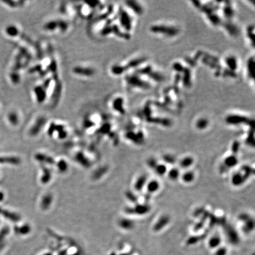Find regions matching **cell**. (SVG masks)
Returning <instances> with one entry per match:
<instances>
[{"label":"cell","mask_w":255,"mask_h":255,"mask_svg":"<svg viewBox=\"0 0 255 255\" xmlns=\"http://www.w3.org/2000/svg\"><path fill=\"white\" fill-rule=\"evenodd\" d=\"M149 77L157 82H161L164 79V77L162 74L157 72H153L152 71L149 74Z\"/></svg>","instance_id":"cell-42"},{"label":"cell","mask_w":255,"mask_h":255,"mask_svg":"<svg viewBox=\"0 0 255 255\" xmlns=\"http://www.w3.org/2000/svg\"><path fill=\"white\" fill-rule=\"evenodd\" d=\"M159 162H158L157 159H155V158H149L147 161H146V164L151 169L154 170L155 168V167L157 166V165L158 164Z\"/></svg>","instance_id":"cell-43"},{"label":"cell","mask_w":255,"mask_h":255,"mask_svg":"<svg viewBox=\"0 0 255 255\" xmlns=\"http://www.w3.org/2000/svg\"><path fill=\"white\" fill-rule=\"evenodd\" d=\"M57 167L59 170V171L62 173L66 172L68 170V163L65 160H60L58 164H57Z\"/></svg>","instance_id":"cell-41"},{"label":"cell","mask_w":255,"mask_h":255,"mask_svg":"<svg viewBox=\"0 0 255 255\" xmlns=\"http://www.w3.org/2000/svg\"><path fill=\"white\" fill-rule=\"evenodd\" d=\"M151 30L152 32L161 33V34L167 35L168 36H174L177 35L179 32V30L174 27L164 25L153 26L151 28Z\"/></svg>","instance_id":"cell-5"},{"label":"cell","mask_w":255,"mask_h":255,"mask_svg":"<svg viewBox=\"0 0 255 255\" xmlns=\"http://www.w3.org/2000/svg\"><path fill=\"white\" fill-rule=\"evenodd\" d=\"M148 177L146 174H142L138 177L135 182L134 188L137 191H141L146 185Z\"/></svg>","instance_id":"cell-13"},{"label":"cell","mask_w":255,"mask_h":255,"mask_svg":"<svg viewBox=\"0 0 255 255\" xmlns=\"http://www.w3.org/2000/svg\"><path fill=\"white\" fill-rule=\"evenodd\" d=\"M254 27L251 26L248 30V36L249 37V38H251L252 43L254 44Z\"/></svg>","instance_id":"cell-49"},{"label":"cell","mask_w":255,"mask_h":255,"mask_svg":"<svg viewBox=\"0 0 255 255\" xmlns=\"http://www.w3.org/2000/svg\"><path fill=\"white\" fill-rule=\"evenodd\" d=\"M209 125V121L205 118H201L198 119L195 124L196 128L200 130H203L206 129Z\"/></svg>","instance_id":"cell-33"},{"label":"cell","mask_w":255,"mask_h":255,"mask_svg":"<svg viewBox=\"0 0 255 255\" xmlns=\"http://www.w3.org/2000/svg\"><path fill=\"white\" fill-rule=\"evenodd\" d=\"M125 195H126L127 199H128L130 201L137 204V202L138 201V197L131 191H127L125 193Z\"/></svg>","instance_id":"cell-40"},{"label":"cell","mask_w":255,"mask_h":255,"mask_svg":"<svg viewBox=\"0 0 255 255\" xmlns=\"http://www.w3.org/2000/svg\"><path fill=\"white\" fill-rule=\"evenodd\" d=\"M127 5L132 9L135 13L138 14H141L143 11V7L141 6V5L134 1H127Z\"/></svg>","instance_id":"cell-23"},{"label":"cell","mask_w":255,"mask_h":255,"mask_svg":"<svg viewBox=\"0 0 255 255\" xmlns=\"http://www.w3.org/2000/svg\"><path fill=\"white\" fill-rule=\"evenodd\" d=\"M146 187L148 194H152L155 193H157L159 190L160 184L158 181L156 180H152L149 182H147Z\"/></svg>","instance_id":"cell-15"},{"label":"cell","mask_w":255,"mask_h":255,"mask_svg":"<svg viewBox=\"0 0 255 255\" xmlns=\"http://www.w3.org/2000/svg\"><path fill=\"white\" fill-rule=\"evenodd\" d=\"M222 239L220 234L216 233L213 234L208 241V246L210 249L216 250L221 246Z\"/></svg>","instance_id":"cell-11"},{"label":"cell","mask_w":255,"mask_h":255,"mask_svg":"<svg viewBox=\"0 0 255 255\" xmlns=\"http://www.w3.org/2000/svg\"><path fill=\"white\" fill-rule=\"evenodd\" d=\"M112 108L122 115L125 114V110L123 107V99L121 97L114 99L112 102Z\"/></svg>","instance_id":"cell-12"},{"label":"cell","mask_w":255,"mask_h":255,"mask_svg":"<svg viewBox=\"0 0 255 255\" xmlns=\"http://www.w3.org/2000/svg\"><path fill=\"white\" fill-rule=\"evenodd\" d=\"M157 174L159 176H163L167 173L168 169L166 164L163 163H158L154 169Z\"/></svg>","instance_id":"cell-25"},{"label":"cell","mask_w":255,"mask_h":255,"mask_svg":"<svg viewBox=\"0 0 255 255\" xmlns=\"http://www.w3.org/2000/svg\"><path fill=\"white\" fill-rule=\"evenodd\" d=\"M163 160L165 162L169 164H174L176 162V158L175 156L171 155V154H165L164 155Z\"/></svg>","instance_id":"cell-37"},{"label":"cell","mask_w":255,"mask_h":255,"mask_svg":"<svg viewBox=\"0 0 255 255\" xmlns=\"http://www.w3.org/2000/svg\"><path fill=\"white\" fill-rule=\"evenodd\" d=\"M223 14L226 18H231L234 15V11L230 4H227L223 8Z\"/></svg>","instance_id":"cell-30"},{"label":"cell","mask_w":255,"mask_h":255,"mask_svg":"<svg viewBox=\"0 0 255 255\" xmlns=\"http://www.w3.org/2000/svg\"><path fill=\"white\" fill-rule=\"evenodd\" d=\"M239 162L237 155L231 154L227 156L224 161L223 164L220 167V172L221 174L225 173L230 168L235 167Z\"/></svg>","instance_id":"cell-4"},{"label":"cell","mask_w":255,"mask_h":255,"mask_svg":"<svg viewBox=\"0 0 255 255\" xmlns=\"http://www.w3.org/2000/svg\"><path fill=\"white\" fill-rule=\"evenodd\" d=\"M45 123V119L43 118H39L36 122H35V124L32 126V129H30V134L32 135H36L38 134L40 130L41 129L42 127Z\"/></svg>","instance_id":"cell-17"},{"label":"cell","mask_w":255,"mask_h":255,"mask_svg":"<svg viewBox=\"0 0 255 255\" xmlns=\"http://www.w3.org/2000/svg\"><path fill=\"white\" fill-rule=\"evenodd\" d=\"M224 27L229 34L232 36H236L239 33V30L237 27L232 23H226Z\"/></svg>","instance_id":"cell-32"},{"label":"cell","mask_w":255,"mask_h":255,"mask_svg":"<svg viewBox=\"0 0 255 255\" xmlns=\"http://www.w3.org/2000/svg\"><path fill=\"white\" fill-rule=\"evenodd\" d=\"M53 200V197H51V195L50 194H47L44 195L41 201V207L43 209H47L50 206Z\"/></svg>","instance_id":"cell-26"},{"label":"cell","mask_w":255,"mask_h":255,"mask_svg":"<svg viewBox=\"0 0 255 255\" xmlns=\"http://www.w3.org/2000/svg\"><path fill=\"white\" fill-rule=\"evenodd\" d=\"M146 60V59L144 58H140V59H134L132 61H131L128 65V68H132L137 66L138 65H140L141 63L144 62Z\"/></svg>","instance_id":"cell-38"},{"label":"cell","mask_w":255,"mask_h":255,"mask_svg":"<svg viewBox=\"0 0 255 255\" xmlns=\"http://www.w3.org/2000/svg\"><path fill=\"white\" fill-rule=\"evenodd\" d=\"M239 148H240V143L237 141H235L233 143V144L231 146V149L232 151V154L237 155L238 152H239Z\"/></svg>","instance_id":"cell-47"},{"label":"cell","mask_w":255,"mask_h":255,"mask_svg":"<svg viewBox=\"0 0 255 255\" xmlns=\"http://www.w3.org/2000/svg\"><path fill=\"white\" fill-rule=\"evenodd\" d=\"M127 83L130 85V86L140 87L143 89H148L149 87V84L146 82L141 80L140 77L137 75L129 76L126 77Z\"/></svg>","instance_id":"cell-7"},{"label":"cell","mask_w":255,"mask_h":255,"mask_svg":"<svg viewBox=\"0 0 255 255\" xmlns=\"http://www.w3.org/2000/svg\"><path fill=\"white\" fill-rule=\"evenodd\" d=\"M182 182L185 184H190L195 179V174L192 171H186L181 176Z\"/></svg>","instance_id":"cell-22"},{"label":"cell","mask_w":255,"mask_h":255,"mask_svg":"<svg viewBox=\"0 0 255 255\" xmlns=\"http://www.w3.org/2000/svg\"><path fill=\"white\" fill-rule=\"evenodd\" d=\"M7 34L11 37L16 36L18 33V30L14 26H9L6 29Z\"/></svg>","instance_id":"cell-35"},{"label":"cell","mask_w":255,"mask_h":255,"mask_svg":"<svg viewBox=\"0 0 255 255\" xmlns=\"http://www.w3.org/2000/svg\"><path fill=\"white\" fill-rule=\"evenodd\" d=\"M21 161L19 158L15 157H0V163L1 164H10L13 165H18Z\"/></svg>","instance_id":"cell-21"},{"label":"cell","mask_w":255,"mask_h":255,"mask_svg":"<svg viewBox=\"0 0 255 255\" xmlns=\"http://www.w3.org/2000/svg\"><path fill=\"white\" fill-rule=\"evenodd\" d=\"M119 226L124 230H132L134 227L135 223L131 219L123 218L119 221Z\"/></svg>","instance_id":"cell-16"},{"label":"cell","mask_w":255,"mask_h":255,"mask_svg":"<svg viewBox=\"0 0 255 255\" xmlns=\"http://www.w3.org/2000/svg\"><path fill=\"white\" fill-rule=\"evenodd\" d=\"M170 222V218L167 215H163L159 218L153 226V230L158 232L164 229Z\"/></svg>","instance_id":"cell-8"},{"label":"cell","mask_w":255,"mask_h":255,"mask_svg":"<svg viewBox=\"0 0 255 255\" xmlns=\"http://www.w3.org/2000/svg\"><path fill=\"white\" fill-rule=\"evenodd\" d=\"M120 22L122 27L123 28L129 31L131 29V18L129 16V15L126 13V11L122 10V12H120Z\"/></svg>","instance_id":"cell-10"},{"label":"cell","mask_w":255,"mask_h":255,"mask_svg":"<svg viewBox=\"0 0 255 255\" xmlns=\"http://www.w3.org/2000/svg\"><path fill=\"white\" fill-rule=\"evenodd\" d=\"M224 74V75H226V76H230V77H234V75L236 74L233 71H230V70H228V71H225Z\"/></svg>","instance_id":"cell-50"},{"label":"cell","mask_w":255,"mask_h":255,"mask_svg":"<svg viewBox=\"0 0 255 255\" xmlns=\"http://www.w3.org/2000/svg\"><path fill=\"white\" fill-rule=\"evenodd\" d=\"M173 68L175 71H176L177 72H182L184 69L181 63H179L177 62L174 63Z\"/></svg>","instance_id":"cell-48"},{"label":"cell","mask_w":255,"mask_h":255,"mask_svg":"<svg viewBox=\"0 0 255 255\" xmlns=\"http://www.w3.org/2000/svg\"><path fill=\"white\" fill-rule=\"evenodd\" d=\"M242 223V231L245 234H248L254 230L255 228V221L254 219L251 218V216Z\"/></svg>","instance_id":"cell-14"},{"label":"cell","mask_w":255,"mask_h":255,"mask_svg":"<svg viewBox=\"0 0 255 255\" xmlns=\"http://www.w3.org/2000/svg\"><path fill=\"white\" fill-rule=\"evenodd\" d=\"M224 232L229 242L233 245H237L239 242V236L236 230L230 225L224 224Z\"/></svg>","instance_id":"cell-6"},{"label":"cell","mask_w":255,"mask_h":255,"mask_svg":"<svg viewBox=\"0 0 255 255\" xmlns=\"http://www.w3.org/2000/svg\"><path fill=\"white\" fill-rule=\"evenodd\" d=\"M8 119L9 122L13 125H16L18 123V117L17 114L14 112L9 113L8 115Z\"/></svg>","instance_id":"cell-34"},{"label":"cell","mask_w":255,"mask_h":255,"mask_svg":"<svg viewBox=\"0 0 255 255\" xmlns=\"http://www.w3.org/2000/svg\"><path fill=\"white\" fill-rule=\"evenodd\" d=\"M151 206L148 203L139 204L137 203L132 207H127L125 212L127 214L132 215L143 216L148 214L151 211Z\"/></svg>","instance_id":"cell-2"},{"label":"cell","mask_w":255,"mask_h":255,"mask_svg":"<svg viewBox=\"0 0 255 255\" xmlns=\"http://www.w3.org/2000/svg\"><path fill=\"white\" fill-rule=\"evenodd\" d=\"M208 18L210 20V21L215 26H218L221 23V20L220 18L219 17L218 15H216V14L212 13L210 14H209L208 15Z\"/></svg>","instance_id":"cell-36"},{"label":"cell","mask_w":255,"mask_h":255,"mask_svg":"<svg viewBox=\"0 0 255 255\" xmlns=\"http://www.w3.org/2000/svg\"><path fill=\"white\" fill-rule=\"evenodd\" d=\"M183 72L184 73V76L182 79V82L184 86L186 87H189L191 85V73L190 69L187 68H184Z\"/></svg>","instance_id":"cell-27"},{"label":"cell","mask_w":255,"mask_h":255,"mask_svg":"<svg viewBox=\"0 0 255 255\" xmlns=\"http://www.w3.org/2000/svg\"><path fill=\"white\" fill-rule=\"evenodd\" d=\"M226 63L229 69L234 72L237 68V62L236 59L233 56H230L226 59Z\"/></svg>","instance_id":"cell-24"},{"label":"cell","mask_w":255,"mask_h":255,"mask_svg":"<svg viewBox=\"0 0 255 255\" xmlns=\"http://www.w3.org/2000/svg\"><path fill=\"white\" fill-rule=\"evenodd\" d=\"M253 174H254V169L249 165H245L239 171L233 175L231 182L233 185L239 187L243 185Z\"/></svg>","instance_id":"cell-1"},{"label":"cell","mask_w":255,"mask_h":255,"mask_svg":"<svg viewBox=\"0 0 255 255\" xmlns=\"http://www.w3.org/2000/svg\"><path fill=\"white\" fill-rule=\"evenodd\" d=\"M227 249L226 247L220 246L218 249L215 250L214 255H227Z\"/></svg>","instance_id":"cell-45"},{"label":"cell","mask_w":255,"mask_h":255,"mask_svg":"<svg viewBox=\"0 0 255 255\" xmlns=\"http://www.w3.org/2000/svg\"><path fill=\"white\" fill-rule=\"evenodd\" d=\"M15 231L17 234H26L30 231V227L28 224H24L20 227L16 226L14 229Z\"/></svg>","instance_id":"cell-31"},{"label":"cell","mask_w":255,"mask_h":255,"mask_svg":"<svg viewBox=\"0 0 255 255\" xmlns=\"http://www.w3.org/2000/svg\"><path fill=\"white\" fill-rule=\"evenodd\" d=\"M255 63L254 58H251L248 63V74L250 77L254 78L255 75Z\"/></svg>","instance_id":"cell-28"},{"label":"cell","mask_w":255,"mask_h":255,"mask_svg":"<svg viewBox=\"0 0 255 255\" xmlns=\"http://www.w3.org/2000/svg\"><path fill=\"white\" fill-rule=\"evenodd\" d=\"M167 176L171 181H177L180 177V171L179 168L173 167L167 171Z\"/></svg>","instance_id":"cell-20"},{"label":"cell","mask_w":255,"mask_h":255,"mask_svg":"<svg viewBox=\"0 0 255 255\" xmlns=\"http://www.w3.org/2000/svg\"><path fill=\"white\" fill-rule=\"evenodd\" d=\"M73 73L77 75H80L84 77H90L95 74V70L89 67H83V66H77L73 69Z\"/></svg>","instance_id":"cell-9"},{"label":"cell","mask_w":255,"mask_h":255,"mask_svg":"<svg viewBox=\"0 0 255 255\" xmlns=\"http://www.w3.org/2000/svg\"><path fill=\"white\" fill-rule=\"evenodd\" d=\"M36 158L38 161L48 164H52L54 162V161L51 157L47 156L43 154H37L36 155Z\"/></svg>","instance_id":"cell-29"},{"label":"cell","mask_w":255,"mask_h":255,"mask_svg":"<svg viewBox=\"0 0 255 255\" xmlns=\"http://www.w3.org/2000/svg\"><path fill=\"white\" fill-rule=\"evenodd\" d=\"M4 197V194L2 192H0V201H1L3 200Z\"/></svg>","instance_id":"cell-51"},{"label":"cell","mask_w":255,"mask_h":255,"mask_svg":"<svg viewBox=\"0 0 255 255\" xmlns=\"http://www.w3.org/2000/svg\"><path fill=\"white\" fill-rule=\"evenodd\" d=\"M44 173L43 174V175L41 177V182L43 183H46L48 182L51 179V173L50 172V171L47 169V170H44Z\"/></svg>","instance_id":"cell-44"},{"label":"cell","mask_w":255,"mask_h":255,"mask_svg":"<svg viewBox=\"0 0 255 255\" xmlns=\"http://www.w3.org/2000/svg\"><path fill=\"white\" fill-rule=\"evenodd\" d=\"M0 213L2 214V215L4 218H5L6 219H8V220H10L12 221H14V222L18 221L21 219L20 215H18V214L10 212V211H8V210H1Z\"/></svg>","instance_id":"cell-18"},{"label":"cell","mask_w":255,"mask_h":255,"mask_svg":"<svg viewBox=\"0 0 255 255\" xmlns=\"http://www.w3.org/2000/svg\"><path fill=\"white\" fill-rule=\"evenodd\" d=\"M9 233V229L7 227H4L1 229L0 231V249L2 247V243L4 242V239L5 237V236L8 234Z\"/></svg>","instance_id":"cell-39"},{"label":"cell","mask_w":255,"mask_h":255,"mask_svg":"<svg viewBox=\"0 0 255 255\" xmlns=\"http://www.w3.org/2000/svg\"><path fill=\"white\" fill-rule=\"evenodd\" d=\"M246 141L248 143V144H249V145H252L253 146H255V138H254V129L252 131H251V132H249L247 139H246Z\"/></svg>","instance_id":"cell-46"},{"label":"cell","mask_w":255,"mask_h":255,"mask_svg":"<svg viewBox=\"0 0 255 255\" xmlns=\"http://www.w3.org/2000/svg\"><path fill=\"white\" fill-rule=\"evenodd\" d=\"M194 162V158L191 156H186L184 157L180 161V166L183 169L190 168Z\"/></svg>","instance_id":"cell-19"},{"label":"cell","mask_w":255,"mask_h":255,"mask_svg":"<svg viewBox=\"0 0 255 255\" xmlns=\"http://www.w3.org/2000/svg\"><path fill=\"white\" fill-rule=\"evenodd\" d=\"M226 121L228 124L230 125H237L240 124H248L250 126H252V127L254 126V121H251L248 118L239 115H229L226 119Z\"/></svg>","instance_id":"cell-3"}]
</instances>
